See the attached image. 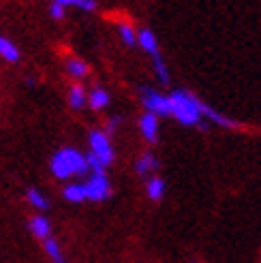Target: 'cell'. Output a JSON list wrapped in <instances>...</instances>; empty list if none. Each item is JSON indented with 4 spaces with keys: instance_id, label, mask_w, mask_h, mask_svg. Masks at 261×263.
I'll list each match as a JSON object with an SVG mask.
<instances>
[{
    "instance_id": "cell-1",
    "label": "cell",
    "mask_w": 261,
    "mask_h": 263,
    "mask_svg": "<svg viewBox=\"0 0 261 263\" xmlns=\"http://www.w3.org/2000/svg\"><path fill=\"white\" fill-rule=\"evenodd\" d=\"M169 116L184 126H201L203 101L189 90H174L169 95Z\"/></svg>"
},
{
    "instance_id": "cell-2",
    "label": "cell",
    "mask_w": 261,
    "mask_h": 263,
    "mask_svg": "<svg viewBox=\"0 0 261 263\" xmlns=\"http://www.w3.org/2000/svg\"><path fill=\"white\" fill-rule=\"evenodd\" d=\"M49 169L54 178L58 180H73V178H80V176H88L90 169H88V161H86V154L80 152L77 148H62L58 150L49 161Z\"/></svg>"
},
{
    "instance_id": "cell-3",
    "label": "cell",
    "mask_w": 261,
    "mask_h": 263,
    "mask_svg": "<svg viewBox=\"0 0 261 263\" xmlns=\"http://www.w3.org/2000/svg\"><path fill=\"white\" fill-rule=\"evenodd\" d=\"M88 143H90V152L95 159L103 165V167H109L114 161V146H111V137L105 133V130H90L88 135Z\"/></svg>"
},
{
    "instance_id": "cell-4",
    "label": "cell",
    "mask_w": 261,
    "mask_h": 263,
    "mask_svg": "<svg viewBox=\"0 0 261 263\" xmlns=\"http://www.w3.org/2000/svg\"><path fill=\"white\" fill-rule=\"evenodd\" d=\"M82 184H84L86 201H105L111 195V182L105 172H90Z\"/></svg>"
},
{
    "instance_id": "cell-5",
    "label": "cell",
    "mask_w": 261,
    "mask_h": 263,
    "mask_svg": "<svg viewBox=\"0 0 261 263\" xmlns=\"http://www.w3.org/2000/svg\"><path fill=\"white\" fill-rule=\"evenodd\" d=\"M141 105L156 118L169 116V95H161L154 88H141Z\"/></svg>"
},
{
    "instance_id": "cell-6",
    "label": "cell",
    "mask_w": 261,
    "mask_h": 263,
    "mask_svg": "<svg viewBox=\"0 0 261 263\" xmlns=\"http://www.w3.org/2000/svg\"><path fill=\"white\" fill-rule=\"evenodd\" d=\"M139 133L148 143H156L159 141V118L150 111H143L139 118Z\"/></svg>"
},
{
    "instance_id": "cell-7",
    "label": "cell",
    "mask_w": 261,
    "mask_h": 263,
    "mask_svg": "<svg viewBox=\"0 0 261 263\" xmlns=\"http://www.w3.org/2000/svg\"><path fill=\"white\" fill-rule=\"evenodd\" d=\"M137 45H139L143 51H146L148 56H152V58H159V56H161L159 39H156V34H154L150 28L137 30Z\"/></svg>"
},
{
    "instance_id": "cell-8",
    "label": "cell",
    "mask_w": 261,
    "mask_h": 263,
    "mask_svg": "<svg viewBox=\"0 0 261 263\" xmlns=\"http://www.w3.org/2000/svg\"><path fill=\"white\" fill-rule=\"evenodd\" d=\"M28 229H30V233L34 235L36 240H47V238H51V222H49V218L47 216H43V214H36V216H32L30 220H28Z\"/></svg>"
},
{
    "instance_id": "cell-9",
    "label": "cell",
    "mask_w": 261,
    "mask_h": 263,
    "mask_svg": "<svg viewBox=\"0 0 261 263\" xmlns=\"http://www.w3.org/2000/svg\"><path fill=\"white\" fill-rule=\"evenodd\" d=\"M154 172H159V159H156L152 152H143L137 159V163H135V174L141 176V178H146V176H150Z\"/></svg>"
},
{
    "instance_id": "cell-10",
    "label": "cell",
    "mask_w": 261,
    "mask_h": 263,
    "mask_svg": "<svg viewBox=\"0 0 261 263\" xmlns=\"http://www.w3.org/2000/svg\"><path fill=\"white\" fill-rule=\"evenodd\" d=\"M88 107H92L95 111H101V109H105L107 105H109V92L105 90V88H101V86H97V88H92L88 92Z\"/></svg>"
},
{
    "instance_id": "cell-11",
    "label": "cell",
    "mask_w": 261,
    "mask_h": 263,
    "mask_svg": "<svg viewBox=\"0 0 261 263\" xmlns=\"http://www.w3.org/2000/svg\"><path fill=\"white\" fill-rule=\"evenodd\" d=\"M62 197L69 203H84L86 201V193H84V184L82 182H69L62 191Z\"/></svg>"
},
{
    "instance_id": "cell-12",
    "label": "cell",
    "mask_w": 261,
    "mask_h": 263,
    "mask_svg": "<svg viewBox=\"0 0 261 263\" xmlns=\"http://www.w3.org/2000/svg\"><path fill=\"white\" fill-rule=\"evenodd\" d=\"M203 120H210L212 124H218V126H225V128H231V126H238L236 122L231 120V118H227V116H223L220 111H216V109H212L208 103H203Z\"/></svg>"
},
{
    "instance_id": "cell-13",
    "label": "cell",
    "mask_w": 261,
    "mask_h": 263,
    "mask_svg": "<svg viewBox=\"0 0 261 263\" xmlns=\"http://www.w3.org/2000/svg\"><path fill=\"white\" fill-rule=\"evenodd\" d=\"M0 58L5 62H17L20 60V47L3 34H0Z\"/></svg>"
},
{
    "instance_id": "cell-14",
    "label": "cell",
    "mask_w": 261,
    "mask_h": 263,
    "mask_svg": "<svg viewBox=\"0 0 261 263\" xmlns=\"http://www.w3.org/2000/svg\"><path fill=\"white\" fill-rule=\"evenodd\" d=\"M146 193L152 201H161L165 197V180L161 176H152L146 182Z\"/></svg>"
},
{
    "instance_id": "cell-15",
    "label": "cell",
    "mask_w": 261,
    "mask_h": 263,
    "mask_svg": "<svg viewBox=\"0 0 261 263\" xmlns=\"http://www.w3.org/2000/svg\"><path fill=\"white\" fill-rule=\"evenodd\" d=\"M86 103H88V92L82 84H75L71 86L69 90V105L73 109H84L86 107Z\"/></svg>"
},
{
    "instance_id": "cell-16",
    "label": "cell",
    "mask_w": 261,
    "mask_h": 263,
    "mask_svg": "<svg viewBox=\"0 0 261 263\" xmlns=\"http://www.w3.org/2000/svg\"><path fill=\"white\" fill-rule=\"evenodd\" d=\"M26 201H28L34 210H39V212H43V210L49 208V199L45 197V193L41 189H28L26 191Z\"/></svg>"
},
{
    "instance_id": "cell-17",
    "label": "cell",
    "mask_w": 261,
    "mask_h": 263,
    "mask_svg": "<svg viewBox=\"0 0 261 263\" xmlns=\"http://www.w3.org/2000/svg\"><path fill=\"white\" fill-rule=\"evenodd\" d=\"M43 248H45V255L49 257L51 263H67V259H64V253H62L58 240H54V238L43 240Z\"/></svg>"
},
{
    "instance_id": "cell-18",
    "label": "cell",
    "mask_w": 261,
    "mask_h": 263,
    "mask_svg": "<svg viewBox=\"0 0 261 263\" xmlns=\"http://www.w3.org/2000/svg\"><path fill=\"white\" fill-rule=\"evenodd\" d=\"M67 73L73 77V80H84L88 75V64L82 60V58H69L67 64H64Z\"/></svg>"
},
{
    "instance_id": "cell-19",
    "label": "cell",
    "mask_w": 261,
    "mask_h": 263,
    "mask_svg": "<svg viewBox=\"0 0 261 263\" xmlns=\"http://www.w3.org/2000/svg\"><path fill=\"white\" fill-rule=\"evenodd\" d=\"M118 34H120V39H122L124 45H128V47L137 45V30H135L130 24H126V22L118 24Z\"/></svg>"
},
{
    "instance_id": "cell-20",
    "label": "cell",
    "mask_w": 261,
    "mask_h": 263,
    "mask_svg": "<svg viewBox=\"0 0 261 263\" xmlns=\"http://www.w3.org/2000/svg\"><path fill=\"white\" fill-rule=\"evenodd\" d=\"M54 3L62 5L64 9H67V7H77V9H82V11H95L97 9L95 0H54Z\"/></svg>"
},
{
    "instance_id": "cell-21",
    "label": "cell",
    "mask_w": 261,
    "mask_h": 263,
    "mask_svg": "<svg viewBox=\"0 0 261 263\" xmlns=\"http://www.w3.org/2000/svg\"><path fill=\"white\" fill-rule=\"evenodd\" d=\"M152 62H154V71H156V77L161 80V84L163 86H169V80H172V77H169V69H167V64L163 62V58L161 56L159 58H152Z\"/></svg>"
},
{
    "instance_id": "cell-22",
    "label": "cell",
    "mask_w": 261,
    "mask_h": 263,
    "mask_svg": "<svg viewBox=\"0 0 261 263\" xmlns=\"http://www.w3.org/2000/svg\"><path fill=\"white\" fill-rule=\"evenodd\" d=\"M64 15H67V9H64L62 5H58V3H51L49 5V17L51 20L60 22V20H64Z\"/></svg>"
},
{
    "instance_id": "cell-23",
    "label": "cell",
    "mask_w": 261,
    "mask_h": 263,
    "mask_svg": "<svg viewBox=\"0 0 261 263\" xmlns=\"http://www.w3.org/2000/svg\"><path fill=\"white\" fill-rule=\"evenodd\" d=\"M120 122H122V118H120V116H111V118H109V120H107V126H105V133H107V135L111 137V135L116 133V128H118V124H120Z\"/></svg>"
}]
</instances>
